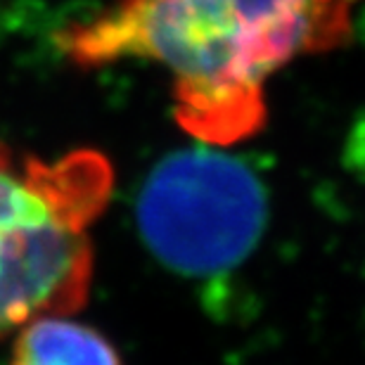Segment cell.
Wrapping results in <instances>:
<instances>
[{"instance_id": "cell-2", "label": "cell", "mask_w": 365, "mask_h": 365, "mask_svg": "<svg viewBox=\"0 0 365 365\" xmlns=\"http://www.w3.org/2000/svg\"><path fill=\"white\" fill-rule=\"evenodd\" d=\"M114 192L95 150L57 159L0 143V341L41 316L83 309L93 284L91 225Z\"/></svg>"}, {"instance_id": "cell-1", "label": "cell", "mask_w": 365, "mask_h": 365, "mask_svg": "<svg viewBox=\"0 0 365 365\" xmlns=\"http://www.w3.org/2000/svg\"><path fill=\"white\" fill-rule=\"evenodd\" d=\"M359 0H114L57 34L71 64L126 60L171 74L173 116L195 140L225 148L266 126V81L299 57L354 41Z\"/></svg>"}, {"instance_id": "cell-4", "label": "cell", "mask_w": 365, "mask_h": 365, "mask_svg": "<svg viewBox=\"0 0 365 365\" xmlns=\"http://www.w3.org/2000/svg\"><path fill=\"white\" fill-rule=\"evenodd\" d=\"M10 365H123L95 327L69 316H41L14 332Z\"/></svg>"}, {"instance_id": "cell-3", "label": "cell", "mask_w": 365, "mask_h": 365, "mask_svg": "<svg viewBox=\"0 0 365 365\" xmlns=\"http://www.w3.org/2000/svg\"><path fill=\"white\" fill-rule=\"evenodd\" d=\"M143 242L185 277L230 273L257 250L268 223V190L250 164L218 150L166 155L135 204Z\"/></svg>"}]
</instances>
